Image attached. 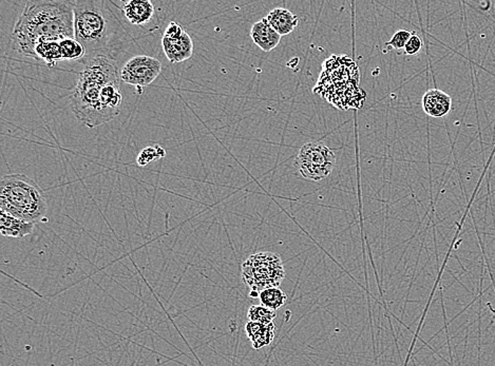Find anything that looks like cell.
<instances>
[{
    "label": "cell",
    "mask_w": 495,
    "mask_h": 366,
    "mask_svg": "<svg viewBox=\"0 0 495 366\" xmlns=\"http://www.w3.org/2000/svg\"><path fill=\"white\" fill-rule=\"evenodd\" d=\"M121 74L115 60L96 55L86 63L72 94L73 113L88 128L113 121L121 113Z\"/></svg>",
    "instance_id": "obj_1"
},
{
    "label": "cell",
    "mask_w": 495,
    "mask_h": 366,
    "mask_svg": "<svg viewBox=\"0 0 495 366\" xmlns=\"http://www.w3.org/2000/svg\"><path fill=\"white\" fill-rule=\"evenodd\" d=\"M75 3L60 0L29 1L12 33L16 53L34 58L41 41H60L75 37Z\"/></svg>",
    "instance_id": "obj_2"
},
{
    "label": "cell",
    "mask_w": 495,
    "mask_h": 366,
    "mask_svg": "<svg viewBox=\"0 0 495 366\" xmlns=\"http://www.w3.org/2000/svg\"><path fill=\"white\" fill-rule=\"evenodd\" d=\"M359 81V69L351 58L333 55L322 65L314 92L341 110L359 109L366 96Z\"/></svg>",
    "instance_id": "obj_3"
},
{
    "label": "cell",
    "mask_w": 495,
    "mask_h": 366,
    "mask_svg": "<svg viewBox=\"0 0 495 366\" xmlns=\"http://www.w3.org/2000/svg\"><path fill=\"white\" fill-rule=\"evenodd\" d=\"M0 210L37 224L46 220L48 205L37 182L24 174H9L0 182Z\"/></svg>",
    "instance_id": "obj_4"
},
{
    "label": "cell",
    "mask_w": 495,
    "mask_h": 366,
    "mask_svg": "<svg viewBox=\"0 0 495 366\" xmlns=\"http://www.w3.org/2000/svg\"><path fill=\"white\" fill-rule=\"evenodd\" d=\"M75 39L84 46L87 58L105 49L108 44L109 20L104 3L94 0H79L75 7Z\"/></svg>",
    "instance_id": "obj_5"
},
{
    "label": "cell",
    "mask_w": 495,
    "mask_h": 366,
    "mask_svg": "<svg viewBox=\"0 0 495 366\" xmlns=\"http://www.w3.org/2000/svg\"><path fill=\"white\" fill-rule=\"evenodd\" d=\"M285 277V269L279 254L258 252L252 254L242 265V279L252 292L260 294L269 287H279Z\"/></svg>",
    "instance_id": "obj_6"
},
{
    "label": "cell",
    "mask_w": 495,
    "mask_h": 366,
    "mask_svg": "<svg viewBox=\"0 0 495 366\" xmlns=\"http://www.w3.org/2000/svg\"><path fill=\"white\" fill-rule=\"evenodd\" d=\"M336 165V155L320 142L305 144L299 151L295 167L303 178L309 181L323 180L332 174Z\"/></svg>",
    "instance_id": "obj_7"
},
{
    "label": "cell",
    "mask_w": 495,
    "mask_h": 366,
    "mask_svg": "<svg viewBox=\"0 0 495 366\" xmlns=\"http://www.w3.org/2000/svg\"><path fill=\"white\" fill-rule=\"evenodd\" d=\"M162 71V63L157 58L147 55L134 56L130 58L122 68L121 79L127 85L138 88L142 92L143 88L153 84Z\"/></svg>",
    "instance_id": "obj_8"
},
{
    "label": "cell",
    "mask_w": 495,
    "mask_h": 366,
    "mask_svg": "<svg viewBox=\"0 0 495 366\" xmlns=\"http://www.w3.org/2000/svg\"><path fill=\"white\" fill-rule=\"evenodd\" d=\"M421 102L425 115L434 119L446 117L452 109V98L439 89H431L425 92Z\"/></svg>",
    "instance_id": "obj_9"
},
{
    "label": "cell",
    "mask_w": 495,
    "mask_h": 366,
    "mask_svg": "<svg viewBox=\"0 0 495 366\" xmlns=\"http://www.w3.org/2000/svg\"><path fill=\"white\" fill-rule=\"evenodd\" d=\"M162 47L166 58L172 64L185 62L193 54V41L187 32L179 39H162Z\"/></svg>",
    "instance_id": "obj_10"
},
{
    "label": "cell",
    "mask_w": 495,
    "mask_h": 366,
    "mask_svg": "<svg viewBox=\"0 0 495 366\" xmlns=\"http://www.w3.org/2000/svg\"><path fill=\"white\" fill-rule=\"evenodd\" d=\"M123 11L130 24L143 27L153 20L155 6L150 0H131L124 4Z\"/></svg>",
    "instance_id": "obj_11"
},
{
    "label": "cell",
    "mask_w": 495,
    "mask_h": 366,
    "mask_svg": "<svg viewBox=\"0 0 495 366\" xmlns=\"http://www.w3.org/2000/svg\"><path fill=\"white\" fill-rule=\"evenodd\" d=\"M250 37L252 41L264 52L273 51L281 41V37L271 28L265 18L252 25Z\"/></svg>",
    "instance_id": "obj_12"
},
{
    "label": "cell",
    "mask_w": 495,
    "mask_h": 366,
    "mask_svg": "<svg viewBox=\"0 0 495 366\" xmlns=\"http://www.w3.org/2000/svg\"><path fill=\"white\" fill-rule=\"evenodd\" d=\"M34 223L27 222L0 210V231L5 237L22 239L31 235L34 231Z\"/></svg>",
    "instance_id": "obj_13"
},
{
    "label": "cell",
    "mask_w": 495,
    "mask_h": 366,
    "mask_svg": "<svg viewBox=\"0 0 495 366\" xmlns=\"http://www.w3.org/2000/svg\"><path fill=\"white\" fill-rule=\"evenodd\" d=\"M248 338L252 342L255 349H261L269 346L275 340V324H261L257 322L248 321L245 325Z\"/></svg>",
    "instance_id": "obj_14"
},
{
    "label": "cell",
    "mask_w": 495,
    "mask_h": 366,
    "mask_svg": "<svg viewBox=\"0 0 495 366\" xmlns=\"http://www.w3.org/2000/svg\"><path fill=\"white\" fill-rule=\"evenodd\" d=\"M265 20L280 37L290 34L299 22L298 16L295 15L288 9H283V8H276V9L271 10Z\"/></svg>",
    "instance_id": "obj_15"
},
{
    "label": "cell",
    "mask_w": 495,
    "mask_h": 366,
    "mask_svg": "<svg viewBox=\"0 0 495 366\" xmlns=\"http://www.w3.org/2000/svg\"><path fill=\"white\" fill-rule=\"evenodd\" d=\"M34 60H43L48 67H56L62 62L60 41H41L35 46Z\"/></svg>",
    "instance_id": "obj_16"
},
{
    "label": "cell",
    "mask_w": 495,
    "mask_h": 366,
    "mask_svg": "<svg viewBox=\"0 0 495 366\" xmlns=\"http://www.w3.org/2000/svg\"><path fill=\"white\" fill-rule=\"evenodd\" d=\"M261 305L276 311L285 305L288 294L280 287H269L259 294Z\"/></svg>",
    "instance_id": "obj_17"
},
{
    "label": "cell",
    "mask_w": 495,
    "mask_h": 366,
    "mask_svg": "<svg viewBox=\"0 0 495 366\" xmlns=\"http://www.w3.org/2000/svg\"><path fill=\"white\" fill-rule=\"evenodd\" d=\"M63 60H79L87 58L85 48L75 37L60 41Z\"/></svg>",
    "instance_id": "obj_18"
},
{
    "label": "cell",
    "mask_w": 495,
    "mask_h": 366,
    "mask_svg": "<svg viewBox=\"0 0 495 366\" xmlns=\"http://www.w3.org/2000/svg\"><path fill=\"white\" fill-rule=\"evenodd\" d=\"M276 315H277L276 311L266 308L263 305H252L248 311L250 321L261 324L274 323L273 321L275 320Z\"/></svg>",
    "instance_id": "obj_19"
},
{
    "label": "cell",
    "mask_w": 495,
    "mask_h": 366,
    "mask_svg": "<svg viewBox=\"0 0 495 366\" xmlns=\"http://www.w3.org/2000/svg\"><path fill=\"white\" fill-rule=\"evenodd\" d=\"M166 150L163 147L159 146H150L147 147V148L143 149L141 151L140 155H138V159H136V163L140 167H144V166L148 165V164L153 163L155 159H163L165 157Z\"/></svg>",
    "instance_id": "obj_20"
},
{
    "label": "cell",
    "mask_w": 495,
    "mask_h": 366,
    "mask_svg": "<svg viewBox=\"0 0 495 366\" xmlns=\"http://www.w3.org/2000/svg\"><path fill=\"white\" fill-rule=\"evenodd\" d=\"M411 35H412V33L408 30L396 31L395 34L393 35V37H392L387 44L395 50L404 49L406 43H408L409 39H410Z\"/></svg>",
    "instance_id": "obj_21"
},
{
    "label": "cell",
    "mask_w": 495,
    "mask_h": 366,
    "mask_svg": "<svg viewBox=\"0 0 495 366\" xmlns=\"http://www.w3.org/2000/svg\"><path fill=\"white\" fill-rule=\"evenodd\" d=\"M423 47V39H421L416 33L412 32L410 39H409L406 47H404V53H406V55H417V54L420 53Z\"/></svg>",
    "instance_id": "obj_22"
},
{
    "label": "cell",
    "mask_w": 495,
    "mask_h": 366,
    "mask_svg": "<svg viewBox=\"0 0 495 366\" xmlns=\"http://www.w3.org/2000/svg\"><path fill=\"white\" fill-rule=\"evenodd\" d=\"M185 33H186V31L183 29L181 25L176 24V22H170L169 25L166 27L163 37L169 39H181Z\"/></svg>",
    "instance_id": "obj_23"
}]
</instances>
